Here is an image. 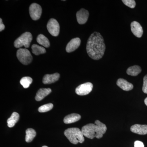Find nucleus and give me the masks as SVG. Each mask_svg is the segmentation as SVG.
Returning <instances> with one entry per match:
<instances>
[{"mask_svg":"<svg viewBox=\"0 0 147 147\" xmlns=\"http://www.w3.org/2000/svg\"><path fill=\"white\" fill-rule=\"evenodd\" d=\"M105 45L104 39L98 32L93 33L87 42L86 50L89 56L95 60L100 59L105 53Z\"/></svg>","mask_w":147,"mask_h":147,"instance_id":"1","label":"nucleus"},{"mask_svg":"<svg viewBox=\"0 0 147 147\" xmlns=\"http://www.w3.org/2000/svg\"><path fill=\"white\" fill-rule=\"evenodd\" d=\"M105 124L98 120L95 121V124L89 123L83 126L82 131L84 136L93 139L96 137L97 139L102 138L107 130Z\"/></svg>","mask_w":147,"mask_h":147,"instance_id":"2","label":"nucleus"},{"mask_svg":"<svg viewBox=\"0 0 147 147\" xmlns=\"http://www.w3.org/2000/svg\"><path fill=\"white\" fill-rule=\"evenodd\" d=\"M65 137L74 144L83 143L84 142V135L82 130L77 127H72L66 129L64 131Z\"/></svg>","mask_w":147,"mask_h":147,"instance_id":"3","label":"nucleus"},{"mask_svg":"<svg viewBox=\"0 0 147 147\" xmlns=\"http://www.w3.org/2000/svg\"><path fill=\"white\" fill-rule=\"evenodd\" d=\"M32 40V36L31 33L26 32L15 40L14 46L19 48L24 46L26 48H29Z\"/></svg>","mask_w":147,"mask_h":147,"instance_id":"4","label":"nucleus"},{"mask_svg":"<svg viewBox=\"0 0 147 147\" xmlns=\"http://www.w3.org/2000/svg\"><path fill=\"white\" fill-rule=\"evenodd\" d=\"M16 56L19 61L23 64L28 65L32 62V56L29 50L24 48H20L17 51Z\"/></svg>","mask_w":147,"mask_h":147,"instance_id":"5","label":"nucleus"},{"mask_svg":"<svg viewBox=\"0 0 147 147\" xmlns=\"http://www.w3.org/2000/svg\"><path fill=\"white\" fill-rule=\"evenodd\" d=\"M47 28L50 34L54 36L59 35L60 32L59 24L54 18H51L47 23Z\"/></svg>","mask_w":147,"mask_h":147,"instance_id":"6","label":"nucleus"},{"mask_svg":"<svg viewBox=\"0 0 147 147\" xmlns=\"http://www.w3.org/2000/svg\"><path fill=\"white\" fill-rule=\"evenodd\" d=\"M42 8L39 5L36 3L32 4L29 7L30 16L32 20L36 21L40 18L42 14Z\"/></svg>","mask_w":147,"mask_h":147,"instance_id":"7","label":"nucleus"},{"mask_svg":"<svg viewBox=\"0 0 147 147\" xmlns=\"http://www.w3.org/2000/svg\"><path fill=\"white\" fill-rule=\"evenodd\" d=\"M93 84L90 82L84 83L79 85L76 88L75 92L76 94L80 96L86 95L89 94L92 90Z\"/></svg>","mask_w":147,"mask_h":147,"instance_id":"8","label":"nucleus"},{"mask_svg":"<svg viewBox=\"0 0 147 147\" xmlns=\"http://www.w3.org/2000/svg\"><path fill=\"white\" fill-rule=\"evenodd\" d=\"M76 16L78 23L82 25L86 23L89 16V13L88 10L82 8L77 11Z\"/></svg>","mask_w":147,"mask_h":147,"instance_id":"9","label":"nucleus"},{"mask_svg":"<svg viewBox=\"0 0 147 147\" xmlns=\"http://www.w3.org/2000/svg\"><path fill=\"white\" fill-rule=\"evenodd\" d=\"M81 39L79 38H73L68 42L66 47V51L67 53L74 52L79 47L81 44Z\"/></svg>","mask_w":147,"mask_h":147,"instance_id":"10","label":"nucleus"},{"mask_svg":"<svg viewBox=\"0 0 147 147\" xmlns=\"http://www.w3.org/2000/svg\"><path fill=\"white\" fill-rule=\"evenodd\" d=\"M131 30L132 33L137 37L141 38L143 34V28L137 21H133L131 24Z\"/></svg>","mask_w":147,"mask_h":147,"instance_id":"11","label":"nucleus"},{"mask_svg":"<svg viewBox=\"0 0 147 147\" xmlns=\"http://www.w3.org/2000/svg\"><path fill=\"white\" fill-rule=\"evenodd\" d=\"M130 130L133 133L146 135L147 134V125H146L135 124L130 127Z\"/></svg>","mask_w":147,"mask_h":147,"instance_id":"12","label":"nucleus"},{"mask_svg":"<svg viewBox=\"0 0 147 147\" xmlns=\"http://www.w3.org/2000/svg\"><path fill=\"white\" fill-rule=\"evenodd\" d=\"M59 78L60 74L58 73H55L52 74H46L42 79V83L45 84H53L58 81Z\"/></svg>","mask_w":147,"mask_h":147,"instance_id":"13","label":"nucleus"},{"mask_svg":"<svg viewBox=\"0 0 147 147\" xmlns=\"http://www.w3.org/2000/svg\"><path fill=\"white\" fill-rule=\"evenodd\" d=\"M117 84L121 89L126 91L131 90L134 88L133 85L131 83L123 79H119L117 81Z\"/></svg>","mask_w":147,"mask_h":147,"instance_id":"14","label":"nucleus"},{"mask_svg":"<svg viewBox=\"0 0 147 147\" xmlns=\"http://www.w3.org/2000/svg\"><path fill=\"white\" fill-rule=\"evenodd\" d=\"M52 90L50 88H40L37 92L35 99L37 101H40L50 94Z\"/></svg>","mask_w":147,"mask_h":147,"instance_id":"15","label":"nucleus"},{"mask_svg":"<svg viewBox=\"0 0 147 147\" xmlns=\"http://www.w3.org/2000/svg\"><path fill=\"white\" fill-rule=\"evenodd\" d=\"M81 119V116L79 114L73 113L66 116L63 120L65 124L74 123L79 121Z\"/></svg>","mask_w":147,"mask_h":147,"instance_id":"16","label":"nucleus"},{"mask_svg":"<svg viewBox=\"0 0 147 147\" xmlns=\"http://www.w3.org/2000/svg\"><path fill=\"white\" fill-rule=\"evenodd\" d=\"M19 119V115L18 113L14 112L12 113L10 117L7 120V125L9 127H13Z\"/></svg>","mask_w":147,"mask_h":147,"instance_id":"17","label":"nucleus"},{"mask_svg":"<svg viewBox=\"0 0 147 147\" xmlns=\"http://www.w3.org/2000/svg\"><path fill=\"white\" fill-rule=\"evenodd\" d=\"M142 71V69L139 66L135 65L130 67L127 70V73L131 76H137Z\"/></svg>","mask_w":147,"mask_h":147,"instance_id":"18","label":"nucleus"},{"mask_svg":"<svg viewBox=\"0 0 147 147\" xmlns=\"http://www.w3.org/2000/svg\"><path fill=\"white\" fill-rule=\"evenodd\" d=\"M36 40L38 43L43 47L48 48L50 46V42L49 40L43 34L38 35L37 37Z\"/></svg>","mask_w":147,"mask_h":147,"instance_id":"19","label":"nucleus"},{"mask_svg":"<svg viewBox=\"0 0 147 147\" xmlns=\"http://www.w3.org/2000/svg\"><path fill=\"white\" fill-rule=\"evenodd\" d=\"M36 136V132L33 129L28 128L26 130V141L29 143L32 141Z\"/></svg>","mask_w":147,"mask_h":147,"instance_id":"20","label":"nucleus"},{"mask_svg":"<svg viewBox=\"0 0 147 147\" xmlns=\"http://www.w3.org/2000/svg\"><path fill=\"white\" fill-rule=\"evenodd\" d=\"M32 53L36 55H39L46 53V50L44 47L36 44H33L32 45Z\"/></svg>","mask_w":147,"mask_h":147,"instance_id":"21","label":"nucleus"},{"mask_svg":"<svg viewBox=\"0 0 147 147\" xmlns=\"http://www.w3.org/2000/svg\"><path fill=\"white\" fill-rule=\"evenodd\" d=\"M32 82V79L29 76L23 77L20 81V84L24 87V88H28Z\"/></svg>","mask_w":147,"mask_h":147,"instance_id":"22","label":"nucleus"},{"mask_svg":"<svg viewBox=\"0 0 147 147\" xmlns=\"http://www.w3.org/2000/svg\"><path fill=\"white\" fill-rule=\"evenodd\" d=\"M53 108V105L52 103H48L40 106L38 108V111L40 113H45L52 110Z\"/></svg>","mask_w":147,"mask_h":147,"instance_id":"23","label":"nucleus"},{"mask_svg":"<svg viewBox=\"0 0 147 147\" xmlns=\"http://www.w3.org/2000/svg\"><path fill=\"white\" fill-rule=\"evenodd\" d=\"M123 2L128 7L134 8L136 6V2L134 0H123Z\"/></svg>","mask_w":147,"mask_h":147,"instance_id":"24","label":"nucleus"},{"mask_svg":"<svg viewBox=\"0 0 147 147\" xmlns=\"http://www.w3.org/2000/svg\"><path fill=\"white\" fill-rule=\"evenodd\" d=\"M143 91L145 94H147V74L144 77L143 82Z\"/></svg>","mask_w":147,"mask_h":147,"instance_id":"25","label":"nucleus"},{"mask_svg":"<svg viewBox=\"0 0 147 147\" xmlns=\"http://www.w3.org/2000/svg\"><path fill=\"white\" fill-rule=\"evenodd\" d=\"M134 147H144V145L141 141H137L134 142Z\"/></svg>","mask_w":147,"mask_h":147,"instance_id":"26","label":"nucleus"},{"mask_svg":"<svg viewBox=\"0 0 147 147\" xmlns=\"http://www.w3.org/2000/svg\"><path fill=\"white\" fill-rule=\"evenodd\" d=\"M5 28V26L3 23L2 19L0 18V31L2 32Z\"/></svg>","mask_w":147,"mask_h":147,"instance_id":"27","label":"nucleus"},{"mask_svg":"<svg viewBox=\"0 0 147 147\" xmlns=\"http://www.w3.org/2000/svg\"><path fill=\"white\" fill-rule=\"evenodd\" d=\"M144 102L145 104L147 106V97L145 99Z\"/></svg>","mask_w":147,"mask_h":147,"instance_id":"28","label":"nucleus"},{"mask_svg":"<svg viewBox=\"0 0 147 147\" xmlns=\"http://www.w3.org/2000/svg\"><path fill=\"white\" fill-rule=\"evenodd\" d=\"M42 147H48L47 146H42Z\"/></svg>","mask_w":147,"mask_h":147,"instance_id":"29","label":"nucleus"}]
</instances>
